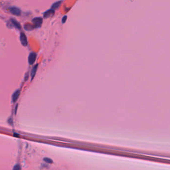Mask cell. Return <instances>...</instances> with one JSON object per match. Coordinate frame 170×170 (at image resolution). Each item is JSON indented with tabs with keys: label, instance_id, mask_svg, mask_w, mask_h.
Instances as JSON below:
<instances>
[{
	"label": "cell",
	"instance_id": "cell-1",
	"mask_svg": "<svg viewBox=\"0 0 170 170\" xmlns=\"http://www.w3.org/2000/svg\"><path fill=\"white\" fill-rule=\"evenodd\" d=\"M42 19L40 17H37L32 20V22L35 25V27L38 28L40 27L42 24Z\"/></svg>",
	"mask_w": 170,
	"mask_h": 170
},
{
	"label": "cell",
	"instance_id": "cell-2",
	"mask_svg": "<svg viewBox=\"0 0 170 170\" xmlns=\"http://www.w3.org/2000/svg\"><path fill=\"white\" fill-rule=\"evenodd\" d=\"M36 54L35 53H33V52H32V53L29 54L28 56V62L30 65L33 64L34 62H36Z\"/></svg>",
	"mask_w": 170,
	"mask_h": 170
},
{
	"label": "cell",
	"instance_id": "cell-3",
	"mask_svg": "<svg viewBox=\"0 0 170 170\" xmlns=\"http://www.w3.org/2000/svg\"><path fill=\"white\" fill-rule=\"evenodd\" d=\"M9 10L12 14L14 15L19 16L21 14V11H20V9L17 7H11V8H10Z\"/></svg>",
	"mask_w": 170,
	"mask_h": 170
},
{
	"label": "cell",
	"instance_id": "cell-4",
	"mask_svg": "<svg viewBox=\"0 0 170 170\" xmlns=\"http://www.w3.org/2000/svg\"><path fill=\"white\" fill-rule=\"evenodd\" d=\"M20 41L22 43L23 46H27L28 45V40L27 36L24 33H21L20 35Z\"/></svg>",
	"mask_w": 170,
	"mask_h": 170
},
{
	"label": "cell",
	"instance_id": "cell-5",
	"mask_svg": "<svg viewBox=\"0 0 170 170\" xmlns=\"http://www.w3.org/2000/svg\"><path fill=\"white\" fill-rule=\"evenodd\" d=\"M54 15V11L52 9H50L45 12L44 14V17L45 18H48L50 17L53 16Z\"/></svg>",
	"mask_w": 170,
	"mask_h": 170
},
{
	"label": "cell",
	"instance_id": "cell-6",
	"mask_svg": "<svg viewBox=\"0 0 170 170\" xmlns=\"http://www.w3.org/2000/svg\"><path fill=\"white\" fill-rule=\"evenodd\" d=\"M20 94V90H16V91H15V92L14 93V94L12 95V101L13 102H15L17 99H18L19 96Z\"/></svg>",
	"mask_w": 170,
	"mask_h": 170
},
{
	"label": "cell",
	"instance_id": "cell-7",
	"mask_svg": "<svg viewBox=\"0 0 170 170\" xmlns=\"http://www.w3.org/2000/svg\"><path fill=\"white\" fill-rule=\"evenodd\" d=\"M62 3V1H58V2H55V3H54L53 5H52L51 6V9L53 10L54 11H55V10L57 9V8L60 6L61 4Z\"/></svg>",
	"mask_w": 170,
	"mask_h": 170
},
{
	"label": "cell",
	"instance_id": "cell-8",
	"mask_svg": "<svg viewBox=\"0 0 170 170\" xmlns=\"http://www.w3.org/2000/svg\"><path fill=\"white\" fill-rule=\"evenodd\" d=\"M11 21L12 23V24L15 25V27L18 29H20L21 28V25L16 20H15L14 19H11Z\"/></svg>",
	"mask_w": 170,
	"mask_h": 170
},
{
	"label": "cell",
	"instance_id": "cell-9",
	"mask_svg": "<svg viewBox=\"0 0 170 170\" xmlns=\"http://www.w3.org/2000/svg\"><path fill=\"white\" fill-rule=\"evenodd\" d=\"M38 64L35 65V66L33 67V68H32V72H31V77H32V80L33 79V78H34L35 75L36 74V72L37 71V67H38Z\"/></svg>",
	"mask_w": 170,
	"mask_h": 170
},
{
	"label": "cell",
	"instance_id": "cell-10",
	"mask_svg": "<svg viewBox=\"0 0 170 170\" xmlns=\"http://www.w3.org/2000/svg\"><path fill=\"white\" fill-rule=\"evenodd\" d=\"M43 160H44L45 162L47 163L48 164H52L53 163V161L51 159L48 158V157H45L43 158Z\"/></svg>",
	"mask_w": 170,
	"mask_h": 170
},
{
	"label": "cell",
	"instance_id": "cell-11",
	"mask_svg": "<svg viewBox=\"0 0 170 170\" xmlns=\"http://www.w3.org/2000/svg\"><path fill=\"white\" fill-rule=\"evenodd\" d=\"M24 28H25V29H26L27 30H31L32 29H33L34 27H33V26H32L31 25L27 24L24 25Z\"/></svg>",
	"mask_w": 170,
	"mask_h": 170
},
{
	"label": "cell",
	"instance_id": "cell-12",
	"mask_svg": "<svg viewBox=\"0 0 170 170\" xmlns=\"http://www.w3.org/2000/svg\"><path fill=\"white\" fill-rule=\"evenodd\" d=\"M12 170H21V166L19 164L16 165Z\"/></svg>",
	"mask_w": 170,
	"mask_h": 170
},
{
	"label": "cell",
	"instance_id": "cell-13",
	"mask_svg": "<svg viewBox=\"0 0 170 170\" xmlns=\"http://www.w3.org/2000/svg\"><path fill=\"white\" fill-rule=\"evenodd\" d=\"M67 17L66 16H64L63 17V18H62V24H64V23H65V22H66V20H67Z\"/></svg>",
	"mask_w": 170,
	"mask_h": 170
},
{
	"label": "cell",
	"instance_id": "cell-14",
	"mask_svg": "<svg viewBox=\"0 0 170 170\" xmlns=\"http://www.w3.org/2000/svg\"><path fill=\"white\" fill-rule=\"evenodd\" d=\"M14 136H16V137H19V135H16V134H15V135H14Z\"/></svg>",
	"mask_w": 170,
	"mask_h": 170
}]
</instances>
